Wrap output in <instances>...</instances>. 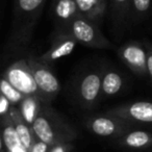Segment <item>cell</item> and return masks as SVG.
Listing matches in <instances>:
<instances>
[{
    "instance_id": "obj_5",
    "label": "cell",
    "mask_w": 152,
    "mask_h": 152,
    "mask_svg": "<svg viewBox=\"0 0 152 152\" xmlns=\"http://www.w3.org/2000/svg\"><path fill=\"white\" fill-rule=\"evenodd\" d=\"M86 126L92 133L102 137L118 140L124 133L135 128L134 124L110 114L96 115L86 121Z\"/></svg>"
},
{
    "instance_id": "obj_17",
    "label": "cell",
    "mask_w": 152,
    "mask_h": 152,
    "mask_svg": "<svg viewBox=\"0 0 152 152\" xmlns=\"http://www.w3.org/2000/svg\"><path fill=\"white\" fill-rule=\"evenodd\" d=\"M44 104L46 103H44L42 98L38 96H25V98L20 103L18 108L21 113L22 118L30 127H32Z\"/></svg>"
},
{
    "instance_id": "obj_7",
    "label": "cell",
    "mask_w": 152,
    "mask_h": 152,
    "mask_svg": "<svg viewBox=\"0 0 152 152\" xmlns=\"http://www.w3.org/2000/svg\"><path fill=\"white\" fill-rule=\"evenodd\" d=\"M102 96V71L93 70L81 77L77 87V99L86 108H93Z\"/></svg>"
},
{
    "instance_id": "obj_10",
    "label": "cell",
    "mask_w": 152,
    "mask_h": 152,
    "mask_svg": "<svg viewBox=\"0 0 152 152\" xmlns=\"http://www.w3.org/2000/svg\"><path fill=\"white\" fill-rule=\"evenodd\" d=\"M78 43L73 39V37L67 30H58L52 40L50 48L43 53L39 58L43 63L50 66L52 63L71 54Z\"/></svg>"
},
{
    "instance_id": "obj_19",
    "label": "cell",
    "mask_w": 152,
    "mask_h": 152,
    "mask_svg": "<svg viewBox=\"0 0 152 152\" xmlns=\"http://www.w3.org/2000/svg\"><path fill=\"white\" fill-rule=\"evenodd\" d=\"M0 91H1L0 94L4 95L14 106H19L22 100L25 98V95L22 94L19 90L16 89L3 76L1 78V81H0Z\"/></svg>"
},
{
    "instance_id": "obj_1",
    "label": "cell",
    "mask_w": 152,
    "mask_h": 152,
    "mask_svg": "<svg viewBox=\"0 0 152 152\" xmlns=\"http://www.w3.org/2000/svg\"><path fill=\"white\" fill-rule=\"evenodd\" d=\"M32 130L37 139L49 146L61 143L73 142L77 137L75 129L64 117L49 106L44 104L36 119Z\"/></svg>"
},
{
    "instance_id": "obj_15",
    "label": "cell",
    "mask_w": 152,
    "mask_h": 152,
    "mask_svg": "<svg viewBox=\"0 0 152 152\" xmlns=\"http://www.w3.org/2000/svg\"><path fill=\"white\" fill-rule=\"evenodd\" d=\"M76 2L83 17L99 25L106 11V0H76Z\"/></svg>"
},
{
    "instance_id": "obj_2",
    "label": "cell",
    "mask_w": 152,
    "mask_h": 152,
    "mask_svg": "<svg viewBox=\"0 0 152 152\" xmlns=\"http://www.w3.org/2000/svg\"><path fill=\"white\" fill-rule=\"evenodd\" d=\"M46 0H15L12 40L15 46H25L43 11Z\"/></svg>"
},
{
    "instance_id": "obj_18",
    "label": "cell",
    "mask_w": 152,
    "mask_h": 152,
    "mask_svg": "<svg viewBox=\"0 0 152 152\" xmlns=\"http://www.w3.org/2000/svg\"><path fill=\"white\" fill-rule=\"evenodd\" d=\"M112 13L117 23H124L131 14V0H110Z\"/></svg>"
},
{
    "instance_id": "obj_6",
    "label": "cell",
    "mask_w": 152,
    "mask_h": 152,
    "mask_svg": "<svg viewBox=\"0 0 152 152\" xmlns=\"http://www.w3.org/2000/svg\"><path fill=\"white\" fill-rule=\"evenodd\" d=\"M3 77L25 96H38L42 98L26 58L19 59L9 66L3 73Z\"/></svg>"
},
{
    "instance_id": "obj_20",
    "label": "cell",
    "mask_w": 152,
    "mask_h": 152,
    "mask_svg": "<svg viewBox=\"0 0 152 152\" xmlns=\"http://www.w3.org/2000/svg\"><path fill=\"white\" fill-rule=\"evenodd\" d=\"M151 0H131V14L137 19L144 18L151 9Z\"/></svg>"
},
{
    "instance_id": "obj_13",
    "label": "cell",
    "mask_w": 152,
    "mask_h": 152,
    "mask_svg": "<svg viewBox=\"0 0 152 152\" xmlns=\"http://www.w3.org/2000/svg\"><path fill=\"white\" fill-rule=\"evenodd\" d=\"M10 117L15 125V129L17 131V134L21 143L24 145V147L28 150V152L31 150L36 143L37 137L34 135V132L32 130V127H30L27 123L22 118L21 113L17 106H12Z\"/></svg>"
},
{
    "instance_id": "obj_21",
    "label": "cell",
    "mask_w": 152,
    "mask_h": 152,
    "mask_svg": "<svg viewBox=\"0 0 152 152\" xmlns=\"http://www.w3.org/2000/svg\"><path fill=\"white\" fill-rule=\"evenodd\" d=\"M12 106H13V104L10 102V100L4 95L0 94V116H1V118L10 116Z\"/></svg>"
},
{
    "instance_id": "obj_14",
    "label": "cell",
    "mask_w": 152,
    "mask_h": 152,
    "mask_svg": "<svg viewBox=\"0 0 152 152\" xmlns=\"http://www.w3.org/2000/svg\"><path fill=\"white\" fill-rule=\"evenodd\" d=\"M1 126H2V137L1 143L4 146L7 152H28V150L21 143L15 129L11 117L7 116L1 118Z\"/></svg>"
},
{
    "instance_id": "obj_9",
    "label": "cell",
    "mask_w": 152,
    "mask_h": 152,
    "mask_svg": "<svg viewBox=\"0 0 152 152\" xmlns=\"http://www.w3.org/2000/svg\"><path fill=\"white\" fill-rule=\"evenodd\" d=\"M118 54L133 73L141 77L148 76L147 50L144 44L137 41L127 42L118 49Z\"/></svg>"
},
{
    "instance_id": "obj_8",
    "label": "cell",
    "mask_w": 152,
    "mask_h": 152,
    "mask_svg": "<svg viewBox=\"0 0 152 152\" xmlns=\"http://www.w3.org/2000/svg\"><path fill=\"white\" fill-rule=\"evenodd\" d=\"M106 113L124 119L135 126L152 125V102L150 101H135L122 104L110 108Z\"/></svg>"
},
{
    "instance_id": "obj_4",
    "label": "cell",
    "mask_w": 152,
    "mask_h": 152,
    "mask_svg": "<svg viewBox=\"0 0 152 152\" xmlns=\"http://www.w3.org/2000/svg\"><path fill=\"white\" fill-rule=\"evenodd\" d=\"M26 59L34 74V80L42 95L43 101L46 104H50V102L61 92L59 80L50 69V66L43 63L39 57L30 54L26 57Z\"/></svg>"
},
{
    "instance_id": "obj_24",
    "label": "cell",
    "mask_w": 152,
    "mask_h": 152,
    "mask_svg": "<svg viewBox=\"0 0 152 152\" xmlns=\"http://www.w3.org/2000/svg\"><path fill=\"white\" fill-rule=\"evenodd\" d=\"M50 147L51 146L47 145V144H45L44 142L37 139L34 147L31 148V150H30L29 152H48L49 149H50Z\"/></svg>"
},
{
    "instance_id": "obj_16",
    "label": "cell",
    "mask_w": 152,
    "mask_h": 152,
    "mask_svg": "<svg viewBox=\"0 0 152 152\" xmlns=\"http://www.w3.org/2000/svg\"><path fill=\"white\" fill-rule=\"evenodd\" d=\"M124 78L122 74L112 68L102 71V96L112 97L118 95L124 88Z\"/></svg>"
},
{
    "instance_id": "obj_11",
    "label": "cell",
    "mask_w": 152,
    "mask_h": 152,
    "mask_svg": "<svg viewBox=\"0 0 152 152\" xmlns=\"http://www.w3.org/2000/svg\"><path fill=\"white\" fill-rule=\"evenodd\" d=\"M119 147L132 151H142L152 148V131L137 129V127L127 131L117 140Z\"/></svg>"
},
{
    "instance_id": "obj_12",
    "label": "cell",
    "mask_w": 152,
    "mask_h": 152,
    "mask_svg": "<svg viewBox=\"0 0 152 152\" xmlns=\"http://www.w3.org/2000/svg\"><path fill=\"white\" fill-rule=\"evenodd\" d=\"M52 14L58 30H66L72 20L80 16L76 0H53Z\"/></svg>"
},
{
    "instance_id": "obj_3",
    "label": "cell",
    "mask_w": 152,
    "mask_h": 152,
    "mask_svg": "<svg viewBox=\"0 0 152 152\" xmlns=\"http://www.w3.org/2000/svg\"><path fill=\"white\" fill-rule=\"evenodd\" d=\"M73 39L83 46L97 49H108L113 45L100 30L98 24L86 19L83 16H78L70 22L66 28Z\"/></svg>"
},
{
    "instance_id": "obj_22",
    "label": "cell",
    "mask_w": 152,
    "mask_h": 152,
    "mask_svg": "<svg viewBox=\"0 0 152 152\" xmlns=\"http://www.w3.org/2000/svg\"><path fill=\"white\" fill-rule=\"evenodd\" d=\"M73 142L70 143H61L50 147L48 152H71L73 149Z\"/></svg>"
},
{
    "instance_id": "obj_23",
    "label": "cell",
    "mask_w": 152,
    "mask_h": 152,
    "mask_svg": "<svg viewBox=\"0 0 152 152\" xmlns=\"http://www.w3.org/2000/svg\"><path fill=\"white\" fill-rule=\"evenodd\" d=\"M147 50V70L148 76L152 79V43L146 42L144 43Z\"/></svg>"
}]
</instances>
